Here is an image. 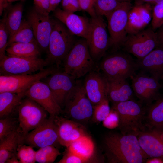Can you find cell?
<instances>
[{
  "label": "cell",
  "mask_w": 163,
  "mask_h": 163,
  "mask_svg": "<svg viewBox=\"0 0 163 163\" xmlns=\"http://www.w3.org/2000/svg\"><path fill=\"white\" fill-rule=\"evenodd\" d=\"M121 3L117 0H96L94 4V9L97 15L107 18Z\"/></svg>",
  "instance_id": "33"
},
{
  "label": "cell",
  "mask_w": 163,
  "mask_h": 163,
  "mask_svg": "<svg viewBox=\"0 0 163 163\" xmlns=\"http://www.w3.org/2000/svg\"><path fill=\"white\" fill-rule=\"evenodd\" d=\"M90 161L82 158L66 149L62 158L59 163H89Z\"/></svg>",
  "instance_id": "39"
},
{
  "label": "cell",
  "mask_w": 163,
  "mask_h": 163,
  "mask_svg": "<svg viewBox=\"0 0 163 163\" xmlns=\"http://www.w3.org/2000/svg\"><path fill=\"white\" fill-rule=\"evenodd\" d=\"M46 78L45 83L62 109L65 107L67 98L75 84V79L64 72L57 71Z\"/></svg>",
  "instance_id": "17"
},
{
  "label": "cell",
  "mask_w": 163,
  "mask_h": 163,
  "mask_svg": "<svg viewBox=\"0 0 163 163\" xmlns=\"http://www.w3.org/2000/svg\"><path fill=\"white\" fill-rule=\"evenodd\" d=\"M25 92L5 91L0 93V119L14 117L15 114H18V107L25 97Z\"/></svg>",
  "instance_id": "26"
},
{
  "label": "cell",
  "mask_w": 163,
  "mask_h": 163,
  "mask_svg": "<svg viewBox=\"0 0 163 163\" xmlns=\"http://www.w3.org/2000/svg\"><path fill=\"white\" fill-rule=\"evenodd\" d=\"M24 137L20 127L0 141V163H6L7 160L17 155V149L19 145L24 144Z\"/></svg>",
  "instance_id": "23"
},
{
  "label": "cell",
  "mask_w": 163,
  "mask_h": 163,
  "mask_svg": "<svg viewBox=\"0 0 163 163\" xmlns=\"http://www.w3.org/2000/svg\"><path fill=\"white\" fill-rule=\"evenodd\" d=\"M57 71L51 67L45 69L34 74L1 75L0 93L5 91L25 92L34 83L45 78Z\"/></svg>",
  "instance_id": "13"
},
{
  "label": "cell",
  "mask_w": 163,
  "mask_h": 163,
  "mask_svg": "<svg viewBox=\"0 0 163 163\" xmlns=\"http://www.w3.org/2000/svg\"><path fill=\"white\" fill-rule=\"evenodd\" d=\"M84 85L93 106L108 99L107 80L103 74L93 69L87 74Z\"/></svg>",
  "instance_id": "18"
},
{
  "label": "cell",
  "mask_w": 163,
  "mask_h": 163,
  "mask_svg": "<svg viewBox=\"0 0 163 163\" xmlns=\"http://www.w3.org/2000/svg\"><path fill=\"white\" fill-rule=\"evenodd\" d=\"M147 163H163V160L161 158H154L148 161Z\"/></svg>",
  "instance_id": "49"
},
{
  "label": "cell",
  "mask_w": 163,
  "mask_h": 163,
  "mask_svg": "<svg viewBox=\"0 0 163 163\" xmlns=\"http://www.w3.org/2000/svg\"><path fill=\"white\" fill-rule=\"evenodd\" d=\"M57 8L54 11V16L64 24L73 34L86 38L89 20L86 18Z\"/></svg>",
  "instance_id": "20"
},
{
  "label": "cell",
  "mask_w": 163,
  "mask_h": 163,
  "mask_svg": "<svg viewBox=\"0 0 163 163\" xmlns=\"http://www.w3.org/2000/svg\"><path fill=\"white\" fill-rule=\"evenodd\" d=\"M32 147L21 144L17 149V156L20 163H34L36 162V151Z\"/></svg>",
  "instance_id": "35"
},
{
  "label": "cell",
  "mask_w": 163,
  "mask_h": 163,
  "mask_svg": "<svg viewBox=\"0 0 163 163\" xmlns=\"http://www.w3.org/2000/svg\"><path fill=\"white\" fill-rule=\"evenodd\" d=\"M138 134L112 133L106 136L104 143L109 162L113 163H142L148 156L141 148Z\"/></svg>",
  "instance_id": "1"
},
{
  "label": "cell",
  "mask_w": 163,
  "mask_h": 163,
  "mask_svg": "<svg viewBox=\"0 0 163 163\" xmlns=\"http://www.w3.org/2000/svg\"><path fill=\"white\" fill-rule=\"evenodd\" d=\"M163 26V0L152 8L151 27L155 30Z\"/></svg>",
  "instance_id": "37"
},
{
  "label": "cell",
  "mask_w": 163,
  "mask_h": 163,
  "mask_svg": "<svg viewBox=\"0 0 163 163\" xmlns=\"http://www.w3.org/2000/svg\"><path fill=\"white\" fill-rule=\"evenodd\" d=\"M49 14L41 12L34 8L29 13L27 18L38 46L41 50L46 52L52 27V19Z\"/></svg>",
  "instance_id": "15"
},
{
  "label": "cell",
  "mask_w": 163,
  "mask_h": 163,
  "mask_svg": "<svg viewBox=\"0 0 163 163\" xmlns=\"http://www.w3.org/2000/svg\"><path fill=\"white\" fill-rule=\"evenodd\" d=\"M107 81V98L113 104L132 99L134 92L126 80Z\"/></svg>",
  "instance_id": "24"
},
{
  "label": "cell",
  "mask_w": 163,
  "mask_h": 163,
  "mask_svg": "<svg viewBox=\"0 0 163 163\" xmlns=\"http://www.w3.org/2000/svg\"><path fill=\"white\" fill-rule=\"evenodd\" d=\"M36 42L31 27L27 20H22L18 29L8 41V46L14 43H31Z\"/></svg>",
  "instance_id": "30"
},
{
  "label": "cell",
  "mask_w": 163,
  "mask_h": 163,
  "mask_svg": "<svg viewBox=\"0 0 163 163\" xmlns=\"http://www.w3.org/2000/svg\"><path fill=\"white\" fill-rule=\"evenodd\" d=\"M131 87L140 102L149 106L159 97L161 85L159 80L141 71L130 77Z\"/></svg>",
  "instance_id": "14"
},
{
  "label": "cell",
  "mask_w": 163,
  "mask_h": 163,
  "mask_svg": "<svg viewBox=\"0 0 163 163\" xmlns=\"http://www.w3.org/2000/svg\"><path fill=\"white\" fill-rule=\"evenodd\" d=\"M102 16L91 17L86 40L90 54L95 61H98L110 48V38Z\"/></svg>",
  "instance_id": "9"
},
{
  "label": "cell",
  "mask_w": 163,
  "mask_h": 163,
  "mask_svg": "<svg viewBox=\"0 0 163 163\" xmlns=\"http://www.w3.org/2000/svg\"><path fill=\"white\" fill-rule=\"evenodd\" d=\"M64 107L66 114L76 121H86L92 117L93 105L87 96L84 85L79 82H76Z\"/></svg>",
  "instance_id": "6"
},
{
  "label": "cell",
  "mask_w": 163,
  "mask_h": 163,
  "mask_svg": "<svg viewBox=\"0 0 163 163\" xmlns=\"http://www.w3.org/2000/svg\"><path fill=\"white\" fill-rule=\"evenodd\" d=\"M24 98L18 107V118L24 137L48 118V113L34 101L27 97Z\"/></svg>",
  "instance_id": "11"
},
{
  "label": "cell",
  "mask_w": 163,
  "mask_h": 163,
  "mask_svg": "<svg viewBox=\"0 0 163 163\" xmlns=\"http://www.w3.org/2000/svg\"><path fill=\"white\" fill-rule=\"evenodd\" d=\"M23 5L21 2L18 3L9 10L5 21L9 37L12 36L20 27L22 20Z\"/></svg>",
  "instance_id": "29"
},
{
  "label": "cell",
  "mask_w": 163,
  "mask_h": 163,
  "mask_svg": "<svg viewBox=\"0 0 163 163\" xmlns=\"http://www.w3.org/2000/svg\"><path fill=\"white\" fill-rule=\"evenodd\" d=\"M142 103L132 99L113 104V109L119 116L118 126L121 133L138 134L142 131V121L145 110Z\"/></svg>",
  "instance_id": "5"
},
{
  "label": "cell",
  "mask_w": 163,
  "mask_h": 163,
  "mask_svg": "<svg viewBox=\"0 0 163 163\" xmlns=\"http://www.w3.org/2000/svg\"><path fill=\"white\" fill-rule=\"evenodd\" d=\"M147 119L154 128H163V96L160 97L148 109Z\"/></svg>",
  "instance_id": "31"
},
{
  "label": "cell",
  "mask_w": 163,
  "mask_h": 163,
  "mask_svg": "<svg viewBox=\"0 0 163 163\" xmlns=\"http://www.w3.org/2000/svg\"><path fill=\"white\" fill-rule=\"evenodd\" d=\"M34 8L39 11L49 14L50 0H34Z\"/></svg>",
  "instance_id": "43"
},
{
  "label": "cell",
  "mask_w": 163,
  "mask_h": 163,
  "mask_svg": "<svg viewBox=\"0 0 163 163\" xmlns=\"http://www.w3.org/2000/svg\"><path fill=\"white\" fill-rule=\"evenodd\" d=\"M136 62L141 71L159 80L163 74V48L158 47Z\"/></svg>",
  "instance_id": "22"
},
{
  "label": "cell",
  "mask_w": 163,
  "mask_h": 163,
  "mask_svg": "<svg viewBox=\"0 0 163 163\" xmlns=\"http://www.w3.org/2000/svg\"><path fill=\"white\" fill-rule=\"evenodd\" d=\"M163 0H134L135 5H139L145 4L154 5L161 2Z\"/></svg>",
  "instance_id": "44"
},
{
  "label": "cell",
  "mask_w": 163,
  "mask_h": 163,
  "mask_svg": "<svg viewBox=\"0 0 163 163\" xmlns=\"http://www.w3.org/2000/svg\"><path fill=\"white\" fill-rule=\"evenodd\" d=\"M60 154L56 147L53 145L40 148L36 151V162L39 163H52Z\"/></svg>",
  "instance_id": "32"
},
{
  "label": "cell",
  "mask_w": 163,
  "mask_h": 163,
  "mask_svg": "<svg viewBox=\"0 0 163 163\" xmlns=\"http://www.w3.org/2000/svg\"><path fill=\"white\" fill-rule=\"evenodd\" d=\"M62 5L63 10L71 12L74 13L81 9L78 0H62Z\"/></svg>",
  "instance_id": "41"
},
{
  "label": "cell",
  "mask_w": 163,
  "mask_h": 163,
  "mask_svg": "<svg viewBox=\"0 0 163 163\" xmlns=\"http://www.w3.org/2000/svg\"><path fill=\"white\" fill-rule=\"evenodd\" d=\"M6 163H20L17 155L14 156L9 159L6 162Z\"/></svg>",
  "instance_id": "48"
},
{
  "label": "cell",
  "mask_w": 163,
  "mask_h": 163,
  "mask_svg": "<svg viewBox=\"0 0 163 163\" xmlns=\"http://www.w3.org/2000/svg\"><path fill=\"white\" fill-rule=\"evenodd\" d=\"M58 128L60 145L67 147L72 142L87 134L84 126L76 121L66 118L55 117Z\"/></svg>",
  "instance_id": "19"
},
{
  "label": "cell",
  "mask_w": 163,
  "mask_h": 163,
  "mask_svg": "<svg viewBox=\"0 0 163 163\" xmlns=\"http://www.w3.org/2000/svg\"><path fill=\"white\" fill-rule=\"evenodd\" d=\"M150 132L163 142V128L154 127Z\"/></svg>",
  "instance_id": "45"
},
{
  "label": "cell",
  "mask_w": 163,
  "mask_h": 163,
  "mask_svg": "<svg viewBox=\"0 0 163 163\" xmlns=\"http://www.w3.org/2000/svg\"><path fill=\"white\" fill-rule=\"evenodd\" d=\"M92 118L95 122L99 123L104 120L109 114L110 110L108 100L106 99L100 103L93 106Z\"/></svg>",
  "instance_id": "36"
},
{
  "label": "cell",
  "mask_w": 163,
  "mask_h": 163,
  "mask_svg": "<svg viewBox=\"0 0 163 163\" xmlns=\"http://www.w3.org/2000/svg\"><path fill=\"white\" fill-rule=\"evenodd\" d=\"M161 79L162 80V81L163 82V74L162 75V76H161Z\"/></svg>",
  "instance_id": "52"
},
{
  "label": "cell",
  "mask_w": 163,
  "mask_h": 163,
  "mask_svg": "<svg viewBox=\"0 0 163 163\" xmlns=\"http://www.w3.org/2000/svg\"><path fill=\"white\" fill-rule=\"evenodd\" d=\"M120 2H126L128 1H129L130 0H117Z\"/></svg>",
  "instance_id": "51"
},
{
  "label": "cell",
  "mask_w": 163,
  "mask_h": 163,
  "mask_svg": "<svg viewBox=\"0 0 163 163\" xmlns=\"http://www.w3.org/2000/svg\"><path fill=\"white\" fill-rule=\"evenodd\" d=\"M137 138L141 148L148 156L163 158V142L151 132L141 131Z\"/></svg>",
  "instance_id": "25"
},
{
  "label": "cell",
  "mask_w": 163,
  "mask_h": 163,
  "mask_svg": "<svg viewBox=\"0 0 163 163\" xmlns=\"http://www.w3.org/2000/svg\"><path fill=\"white\" fill-rule=\"evenodd\" d=\"M6 49L8 55L26 57H39L41 50L36 42L14 43Z\"/></svg>",
  "instance_id": "28"
},
{
  "label": "cell",
  "mask_w": 163,
  "mask_h": 163,
  "mask_svg": "<svg viewBox=\"0 0 163 163\" xmlns=\"http://www.w3.org/2000/svg\"><path fill=\"white\" fill-rule=\"evenodd\" d=\"M94 2L96 0H93Z\"/></svg>",
  "instance_id": "53"
},
{
  "label": "cell",
  "mask_w": 163,
  "mask_h": 163,
  "mask_svg": "<svg viewBox=\"0 0 163 163\" xmlns=\"http://www.w3.org/2000/svg\"><path fill=\"white\" fill-rule=\"evenodd\" d=\"M25 97L38 104L50 116H58L62 111L48 85L41 80L34 83L27 90L25 93Z\"/></svg>",
  "instance_id": "16"
},
{
  "label": "cell",
  "mask_w": 163,
  "mask_h": 163,
  "mask_svg": "<svg viewBox=\"0 0 163 163\" xmlns=\"http://www.w3.org/2000/svg\"><path fill=\"white\" fill-rule=\"evenodd\" d=\"M152 12V8L149 4L132 7L128 14L127 34L135 33L145 29L151 21Z\"/></svg>",
  "instance_id": "21"
},
{
  "label": "cell",
  "mask_w": 163,
  "mask_h": 163,
  "mask_svg": "<svg viewBox=\"0 0 163 163\" xmlns=\"http://www.w3.org/2000/svg\"><path fill=\"white\" fill-rule=\"evenodd\" d=\"M24 142L33 148H39L49 145L57 147L60 145L55 117L50 116L38 126L28 133L24 137Z\"/></svg>",
  "instance_id": "12"
},
{
  "label": "cell",
  "mask_w": 163,
  "mask_h": 163,
  "mask_svg": "<svg viewBox=\"0 0 163 163\" xmlns=\"http://www.w3.org/2000/svg\"><path fill=\"white\" fill-rule=\"evenodd\" d=\"M159 45L158 33L151 27L135 33L127 34L121 48L140 59Z\"/></svg>",
  "instance_id": "8"
},
{
  "label": "cell",
  "mask_w": 163,
  "mask_h": 163,
  "mask_svg": "<svg viewBox=\"0 0 163 163\" xmlns=\"http://www.w3.org/2000/svg\"><path fill=\"white\" fill-rule=\"evenodd\" d=\"M52 27L46 59L57 68L75 43L74 34L58 20L52 19Z\"/></svg>",
  "instance_id": "2"
},
{
  "label": "cell",
  "mask_w": 163,
  "mask_h": 163,
  "mask_svg": "<svg viewBox=\"0 0 163 163\" xmlns=\"http://www.w3.org/2000/svg\"><path fill=\"white\" fill-rule=\"evenodd\" d=\"M117 51L105 57L100 65L103 74L108 81L126 80L139 69L136 61L129 53Z\"/></svg>",
  "instance_id": "4"
},
{
  "label": "cell",
  "mask_w": 163,
  "mask_h": 163,
  "mask_svg": "<svg viewBox=\"0 0 163 163\" xmlns=\"http://www.w3.org/2000/svg\"><path fill=\"white\" fill-rule=\"evenodd\" d=\"M8 33L6 26L5 18L0 24V60L6 56V50L8 46Z\"/></svg>",
  "instance_id": "38"
},
{
  "label": "cell",
  "mask_w": 163,
  "mask_h": 163,
  "mask_svg": "<svg viewBox=\"0 0 163 163\" xmlns=\"http://www.w3.org/2000/svg\"><path fill=\"white\" fill-rule=\"evenodd\" d=\"M64 71L75 79L81 78L93 70L95 65L86 40L76 41L64 59Z\"/></svg>",
  "instance_id": "3"
},
{
  "label": "cell",
  "mask_w": 163,
  "mask_h": 163,
  "mask_svg": "<svg viewBox=\"0 0 163 163\" xmlns=\"http://www.w3.org/2000/svg\"><path fill=\"white\" fill-rule=\"evenodd\" d=\"M119 116L117 112L113 109L103 122V125L105 127L110 129L116 128L118 126Z\"/></svg>",
  "instance_id": "40"
},
{
  "label": "cell",
  "mask_w": 163,
  "mask_h": 163,
  "mask_svg": "<svg viewBox=\"0 0 163 163\" xmlns=\"http://www.w3.org/2000/svg\"><path fill=\"white\" fill-rule=\"evenodd\" d=\"M132 7L130 1L121 2L107 18L110 34V48L113 52L121 48L127 35L128 14Z\"/></svg>",
  "instance_id": "7"
},
{
  "label": "cell",
  "mask_w": 163,
  "mask_h": 163,
  "mask_svg": "<svg viewBox=\"0 0 163 163\" xmlns=\"http://www.w3.org/2000/svg\"><path fill=\"white\" fill-rule=\"evenodd\" d=\"M20 127L18 118L10 117L0 119V141L15 131Z\"/></svg>",
  "instance_id": "34"
},
{
  "label": "cell",
  "mask_w": 163,
  "mask_h": 163,
  "mask_svg": "<svg viewBox=\"0 0 163 163\" xmlns=\"http://www.w3.org/2000/svg\"><path fill=\"white\" fill-rule=\"evenodd\" d=\"M1 75L31 74L43 70L48 65L47 60L39 57H26L6 55L0 60Z\"/></svg>",
  "instance_id": "10"
},
{
  "label": "cell",
  "mask_w": 163,
  "mask_h": 163,
  "mask_svg": "<svg viewBox=\"0 0 163 163\" xmlns=\"http://www.w3.org/2000/svg\"><path fill=\"white\" fill-rule=\"evenodd\" d=\"M18 0L23 1L24 0H7V3H10L13 2H14L16 1H18Z\"/></svg>",
  "instance_id": "50"
},
{
  "label": "cell",
  "mask_w": 163,
  "mask_h": 163,
  "mask_svg": "<svg viewBox=\"0 0 163 163\" xmlns=\"http://www.w3.org/2000/svg\"><path fill=\"white\" fill-rule=\"evenodd\" d=\"M62 0H50V11H54L56 8Z\"/></svg>",
  "instance_id": "46"
},
{
  "label": "cell",
  "mask_w": 163,
  "mask_h": 163,
  "mask_svg": "<svg viewBox=\"0 0 163 163\" xmlns=\"http://www.w3.org/2000/svg\"><path fill=\"white\" fill-rule=\"evenodd\" d=\"M78 1L81 9L88 12L91 17L97 16L93 0H78Z\"/></svg>",
  "instance_id": "42"
},
{
  "label": "cell",
  "mask_w": 163,
  "mask_h": 163,
  "mask_svg": "<svg viewBox=\"0 0 163 163\" xmlns=\"http://www.w3.org/2000/svg\"><path fill=\"white\" fill-rule=\"evenodd\" d=\"M67 149L71 152L90 162L95 149L93 140L87 134L72 142Z\"/></svg>",
  "instance_id": "27"
},
{
  "label": "cell",
  "mask_w": 163,
  "mask_h": 163,
  "mask_svg": "<svg viewBox=\"0 0 163 163\" xmlns=\"http://www.w3.org/2000/svg\"><path fill=\"white\" fill-rule=\"evenodd\" d=\"M7 0H0V14H2L4 8L8 5Z\"/></svg>",
  "instance_id": "47"
}]
</instances>
